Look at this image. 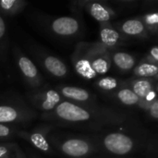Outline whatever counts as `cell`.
I'll return each mask as SVG.
<instances>
[{"instance_id":"26","label":"cell","mask_w":158,"mask_h":158,"mask_svg":"<svg viewBox=\"0 0 158 158\" xmlns=\"http://www.w3.org/2000/svg\"><path fill=\"white\" fill-rule=\"evenodd\" d=\"M6 23L5 20L3 19L2 16L0 15V40L4 38L5 34H6Z\"/></svg>"},{"instance_id":"7","label":"cell","mask_w":158,"mask_h":158,"mask_svg":"<svg viewBox=\"0 0 158 158\" xmlns=\"http://www.w3.org/2000/svg\"><path fill=\"white\" fill-rule=\"evenodd\" d=\"M18 66L23 80L31 87H39L42 84V76L34 63L26 56L19 54Z\"/></svg>"},{"instance_id":"24","label":"cell","mask_w":158,"mask_h":158,"mask_svg":"<svg viewBox=\"0 0 158 158\" xmlns=\"http://www.w3.org/2000/svg\"><path fill=\"white\" fill-rule=\"evenodd\" d=\"M145 60L155 63V64H158V46H155L152 47L145 58Z\"/></svg>"},{"instance_id":"21","label":"cell","mask_w":158,"mask_h":158,"mask_svg":"<svg viewBox=\"0 0 158 158\" xmlns=\"http://www.w3.org/2000/svg\"><path fill=\"white\" fill-rule=\"evenodd\" d=\"M140 19L143 20L148 31L156 32L158 30V12L145 14Z\"/></svg>"},{"instance_id":"16","label":"cell","mask_w":158,"mask_h":158,"mask_svg":"<svg viewBox=\"0 0 158 158\" xmlns=\"http://www.w3.org/2000/svg\"><path fill=\"white\" fill-rule=\"evenodd\" d=\"M111 59L115 66L121 71H130L135 68L136 60L133 56L126 52H113L111 53Z\"/></svg>"},{"instance_id":"23","label":"cell","mask_w":158,"mask_h":158,"mask_svg":"<svg viewBox=\"0 0 158 158\" xmlns=\"http://www.w3.org/2000/svg\"><path fill=\"white\" fill-rule=\"evenodd\" d=\"M18 131L12 125L0 124V142H6L15 135H18Z\"/></svg>"},{"instance_id":"27","label":"cell","mask_w":158,"mask_h":158,"mask_svg":"<svg viewBox=\"0 0 158 158\" xmlns=\"http://www.w3.org/2000/svg\"><path fill=\"white\" fill-rule=\"evenodd\" d=\"M156 90H157V94H158V85L156 86Z\"/></svg>"},{"instance_id":"25","label":"cell","mask_w":158,"mask_h":158,"mask_svg":"<svg viewBox=\"0 0 158 158\" xmlns=\"http://www.w3.org/2000/svg\"><path fill=\"white\" fill-rule=\"evenodd\" d=\"M148 111H149V114L152 118L158 119V98L157 100L150 106Z\"/></svg>"},{"instance_id":"20","label":"cell","mask_w":158,"mask_h":158,"mask_svg":"<svg viewBox=\"0 0 158 158\" xmlns=\"http://www.w3.org/2000/svg\"><path fill=\"white\" fill-rule=\"evenodd\" d=\"M116 97L126 106H139L140 99L131 88H121L116 94Z\"/></svg>"},{"instance_id":"9","label":"cell","mask_w":158,"mask_h":158,"mask_svg":"<svg viewBox=\"0 0 158 158\" xmlns=\"http://www.w3.org/2000/svg\"><path fill=\"white\" fill-rule=\"evenodd\" d=\"M50 28L56 35L72 36L80 31V23L72 17H60L51 22Z\"/></svg>"},{"instance_id":"4","label":"cell","mask_w":158,"mask_h":158,"mask_svg":"<svg viewBox=\"0 0 158 158\" xmlns=\"http://www.w3.org/2000/svg\"><path fill=\"white\" fill-rule=\"evenodd\" d=\"M31 106L43 114L52 112L63 100L57 90H43L29 94Z\"/></svg>"},{"instance_id":"13","label":"cell","mask_w":158,"mask_h":158,"mask_svg":"<svg viewBox=\"0 0 158 158\" xmlns=\"http://www.w3.org/2000/svg\"><path fill=\"white\" fill-rule=\"evenodd\" d=\"M57 92L60 95L72 103H86L91 100V94L83 88L76 86H62L59 87Z\"/></svg>"},{"instance_id":"5","label":"cell","mask_w":158,"mask_h":158,"mask_svg":"<svg viewBox=\"0 0 158 158\" xmlns=\"http://www.w3.org/2000/svg\"><path fill=\"white\" fill-rule=\"evenodd\" d=\"M103 144L107 151L118 156L127 155L134 147L133 140L131 137L118 132L107 134L103 140Z\"/></svg>"},{"instance_id":"6","label":"cell","mask_w":158,"mask_h":158,"mask_svg":"<svg viewBox=\"0 0 158 158\" xmlns=\"http://www.w3.org/2000/svg\"><path fill=\"white\" fill-rule=\"evenodd\" d=\"M51 131V126H42L33 129L32 131H18V135L30 143H31L36 149L43 153L51 154L52 147L47 139V136Z\"/></svg>"},{"instance_id":"11","label":"cell","mask_w":158,"mask_h":158,"mask_svg":"<svg viewBox=\"0 0 158 158\" xmlns=\"http://www.w3.org/2000/svg\"><path fill=\"white\" fill-rule=\"evenodd\" d=\"M85 8L89 14L100 24L108 22L116 15L115 11L110 6L101 2H86Z\"/></svg>"},{"instance_id":"18","label":"cell","mask_w":158,"mask_h":158,"mask_svg":"<svg viewBox=\"0 0 158 158\" xmlns=\"http://www.w3.org/2000/svg\"><path fill=\"white\" fill-rule=\"evenodd\" d=\"M0 158H26L16 143L0 142Z\"/></svg>"},{"instance_id":"22","label":"cell","mask_w":158,"mask_h":158,"mask_svg":"<svg viewBox=\"0 0 158 158\" xmlns=\"http://www.w3.org/2000/svg\"><path fill=\"white\" fill-rule=\"evenodd\" d=\"M96 86L103 91H114L118 86V81L112 77H104L96 81Z\"/></svg>"},{"instance_id":"12","label":"cell","mask_w":158,"mask_h":158,"mask_svg":"<svg viewBox=\"0 0 158 158\" xmlns=\"http://www.w3.org/2000/svg\"><path fill=\"white\" fill-rule=\"evenodd\" d=\"M118 30L127 36L139 38H146L148 36V30L141 19H127L118 24Z\"/></svg>"},{"instance_id":"15","label":"cell","mask_w":158,"mask_h":158,"mask_svg":"<svg viewBox=\"0 0 158 158\" xmlns=\"http://www.w3.org/2000/svg\"><path fill=\"white\" fill-rule=\"evenodd\" d=\"M43 65L47 72L56 78H62L68 74V68L66 64L56 56H44L43 58Z\"/></svg>"},{"instance_id":"2","label":"cell","mask_w":158,"mask_h":158,"mask_svg":"<svg viewBox=\"0 0 158 158\" xmlns=\"http://www.w3.org/2000/svg\"><path fill=\"white\" fill-rule=\"evenodd\" d=\"M92 69L96 75L106 74L112 65L111 52L99 42L93 44H81Z\"/></svg>"},{"instance_id":"8","label":"cell","mask_w":158,"mask_h":158,"mask_svg":"<svg viewBox=\"0 0 158 158\" xmlns=\"http://www.w3.org/2000/svg\"><path fill=\"white\" fill-rule=\"evenodd\" d=\"M72 63L75 68L76 72L82 78L87 79V80H93L94 79L97 75L92 69L91 63L85 55V52L83 50L82 44H80L76 51L74 52L72 56Z\"/></svg>"},{"instance_id":"17","label":"cell","mask_w":158,"mask_h":158,"mask_svg":"<svg viewBox=\"0 0 158 158\" xmlns=\"http://www.w3.org/2000/svg\"><path fill=\"white\" fill-rule=\"evenodd\" d=\"M134 75L142 79H158V64L149 62L147 60H143L133 69Z\"/></svg>"},{"instance_id":"3","label":"cell","mask_w":158,"mask_h":158,"mask_svg":"<svg viewBox=\"0 0 158 158\" xmlns=\"http://www.w3.org/2000/svg\"><path fill=\"white\" fill-rule=\"evenodd\" d=\"M51 142L57 149L67 156L72 158H82L89 156L94 150V144L82 138H65L56 139L53 137Z\"/></svg>"},{"instance_id":"19","label":"cell","mask_w":158,"mask_h":158,"mask_svg":"<svg viewBox=\"0 0 158 158\" xmlns=\"http://www.w3.org/2000/svg\"><path fill=\"white\" fill-rule=\"evenodd\" d=\"M26 5L27 2L21 0H0V12L6 16H14L19 13Z\"/></svg>"},{"instance_id":"1","label":"cell","mask_w":158,"mask_h":158,"mask_svg":"<svg viewBox=\"0 0 158 158\" xmlns=\"http://www.w3.org/2000/svg\"><path fill=\"white\" fill-rule=\"evenodd\" d=\"M36 117L37 113L21 102H0V124H26Z\"/></svg>"},{"instance_id":"10","label":"cell","mask_w":158,"mask_h":158,"mask_svg":"<svg viewBox=\"0 0 158 158\" xmlns=\"http://www.w3.org/2000/svg\"><path fill=\"white\" fill-rule=\"evenodd\" d=\"M100 40L99 43L108 48L109 50L120 45L123 41V38L120 32L116 30L109 22L100 24L99 31Z\"/></svg>"},{"instance_id":"14","label":"cell","mask_w":158,"mask_h":158,"mask_svg":"<svg viewBox=\"0 0 158 158\" xmlns=\"http://www.w3.org/2000/svg\"><path fill=\"white\" fill-rule=\"evenodd\" d=\"M156 80L152 79H142L138 78L131 82V89L137 94L140 99V105L144 101V99L156 89ZM139 105V106H140Z\"/></svg>"}]
</instances>
